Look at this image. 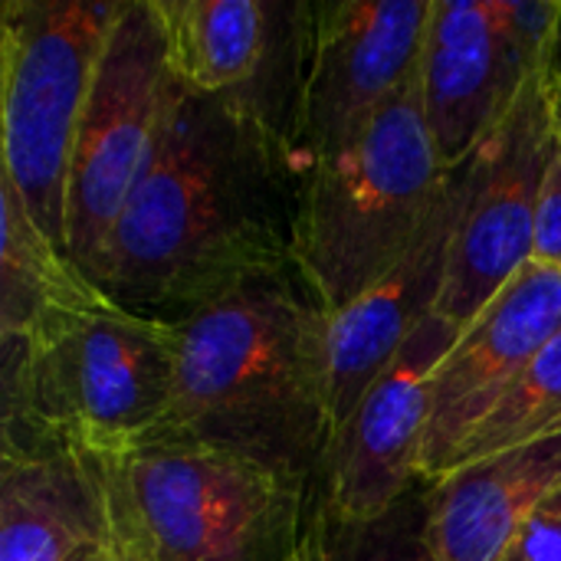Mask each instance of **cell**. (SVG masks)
Here are the masks:
<instances>
[{"mask_svg": "<svg viewBox=\"0 0 561 561\" xmlns=\"http://www.w3.org/2000/svg\"><path fill=\"white\" fill-rule=\"evenodd\" d=\"M299 164L247 92L174 89L158 148L89 276L122 309L184 322L260 279L293 273Z\"/></svg>", "mask_w": 561, "mask_h": 561, "instance_id": "cell-1", "label": "cell"}, {"mask_svg": "<svg viewBox=\"0 0 561 561\" xmlns=\"http://www.w3.org/2000/svg\"><path fill=\"white\" fill-rule=\"evenodd\" d=\"M171 329L174 394L151 437L224 447L306 493L319 490L329 457L332 316L299 273L250 283Z\"/></svg>", "mask_w": 561, "mask_h": 561, "instance_id": "cell-2", "label": "cell"}, {"mask_svg": "<svg viewBox=\"0 0 561 561\" xmlns=\"http://www.w3.org/2000/svg\"><path fill=\"white\" fill-rule=\"evenodd\" d=\"M421 66L345 151L302 171L293 266L329 316L371 293L421 237L440 184Z\"/></svg>", "mask_w": 561, "mask_h": 561, "instance_id": "cell-3", "label": "cell"}, {"mask_svg": "<svg viewBox=\"0 0 561 561\" xmlns=\"http://www.w3.org/2000/svg\"><path fill=\"white\" fill-rule=\"evenodd\" d=\"M0 348L3 440L112 457L151 437L171 408L174 329L115 302Z\"/></svg>", "mask_w": 561, "mask_h": 561, "instance_id": "cell-4", "label": "cell"}, {"mask_svg": "<svg viewBox=\"0 0 561 561\" xmlns=\"http://www.w3.org/2000/svg\"><path fill=\"white\" fill-rule=\"evenodd\" d=\"M151 561H293L312 493L233 450L148 437L102 457Z\"/></svg>", "mask_w": 561, "mask_h": 561, "instance_id": "cell-5", "label": "cell"}, {"mask_svg": "<svg viewBox=\"0 0 561 561\" xmlns=\"http://www.w3.org/2000/svg\"><path fill=\"white\" fill-rule=\"evenodd\" d=\"M125 0H3V181L66 247V197L79 122ZM69 253V250H66Z\"/></svg>", "mask_w": 561, "mask_h": 561, "instance_id": "cell-6", "label": "cell"}, {"mask_svg": "<svg viewBox=\"0 0 561 561\" xmlns=\"http://www.w3.org/2000/svg\"><path fill=\"white\" fill-rule=\"evenodd\" d=\"M174 89L154 0H125L102 49L69 168L66 250L85 273L158 148Z\"/></svg>", "mask_w": 561, "mask_h": 561, "instance_id": "cell-7", "label": "cell"}, {"mask_svg": "<svg viewBox=\"0 0 561 561\" xmlns=\"http://www.w3.org/2000/svg\"><path fill=\"white\" fill-rule=\"evenodd\" d=\"M434 0H322L299 7V82L289 151L299 174L352 148L417 72Z\"/></svg>", "mask_w": 561, "mask_h": 561, "instance_id": "cell-8", "label": "cell"}, {"mask_svg": "<svg viewBox=\"0 0 561 561\" xmlns=\"http://www.w3.org/2000/svg\"><path fill=\"white\" fill-rule=\"evenodd\" d=\"M556 148L546 72H536L483 145L477 187L450 247L437 316L457 329H467L533 263L539 194Z\"/></svg>", "mask_w": 561, "mask_h": 561, "instance_id": "cell-9", "label": "cell"}, {"mask_svg": "<svg viewBox=\"0 0 561 561\" xmlns=\"http://www.w3.org/2000/svg\"><path fill=\"white\" fill-rule=\"evenodd\" d=\"M561 335V270L529 263L460 332L431 381L421 480L447 477L463 440Z\"/></svg>", "mask_w": 561, "mask_h": 561, "instance_id": "cell-10", "label": "cell"}, {"mask_svg": "<svg viewBox=\"0 0 561 561\" xmlns=\"http://www.w3.org/2000/svg\"><path fill=\"white\" fill-rule=\"evenodd\" d=\"M460 332L434 312L355 404L319 483L339 516L375 519L421 483L431 381Z\"/></svg>", "mask_w": 561, "mask_h": 561, "instance_id": "cell-11", "label": "cell"}, {"mask_svg": "<svg viewBox=\"0 0 561 561\" xmlns=\"http://www.w3.org/2000/svg\"><path fill=\"white\" fill-rule=\"evenodd\" d=\"M539 69L516 43L500 0H434L421 53L424 118L440 168L470 161Z\"/></svg>", "mask_w": 561, "mask_h": 561, "instance_id": "cell-12", "label": "cell"}, {"mask_svg": "<svg viewBox=\"0 0 561 561\" xmlns=\"http://www.w3.org/2000/svg\"><path fill=\"white\" fill-rule=\"evenodd\" d=\"M483 148L457 164L447 168L437 204L404 253V260L358 302L332 316V398H329V454L352 417L362 394L371 381L391 365L401 345L437 312L447 260L463 220V210L473 197L477 174H480ZM329 463V457H325Z\"/></svg>", "mask_w": 561, "mask_h": 561, "instance_id": "cell-13", "label": "cell"}, {"mask_svg": "<svg viewBox=\"0 0 561 561\" xmlns=\"http://www.w3.org/2000/svg\"><path fill=\"white\" fill-rule=\"evenodd\" d=\"M115 529L102 457L3 440L0 561H72Z\"/></svg>", "mask_w": 561, "mask_h": 561, "instance_id": "cell-14", "label": "cell"}, {"mask_svg": "<svg viewBox=\"0 0 561 561\" xmlns=\"http://www.w3.org/2000/svg\"><path fill=\"white\" fill-rule=\"evenodd\" d=\"M561 486V434L427 483V533L437 561H503L536 510Z\"/></svg>", "mask_w": 561, "mask_h": 561, "instance_id": "cell-15", "label": "cell"}, {"mask_svg": "<svg viewBox=\"0 0 561 561\" xmlns=\"http://www.w3.org/2000/svg\"><path fill=\"white\" fill-rule=\"evenodd\" d=\"M0 342H36L112 299L0 184Z\"/></svg>", "mask_w": 561, "mask_h": 561, "instance_id": "cell-16", "label": "cell"}, {"mask_svg": "<svg viewBox=\"0 0 561 561\" xmlns=\"http://www.w3.org/2000/svg\"><path fill=\"white\" fill-rule=\"evenodd\" d=\"M171 79L184 92H243L270 53V10L256 0H154Z\"/></svg>", "mask_w": 561, "mask_h": 561, "instance_id": "cell-17", "label": "cell"}, {"mask_svg": "<svg viewBox=\"0 0 561 561\" xmlns=\"http://www.w3.org/2000/svg\"><path fill=\"white\" fill-rule=\"evenodd\" d=\"M293 561H437L427 533V483L421 480L375 519H345L312 490Z\"/></svg>", "mask_w": 561, "mask_h": 561, "instance_id": "cell-18", "label": "cell"}, {"mask_svg": "<svg viewBox=\"0 0 561 561\" xmlns=\"http://www.w3.org/2000/svg\"><path fill=\"white\" fill-rule=\"evenodd\" d=\"M561 434V335L463 440L450 470ZM447 470V473H450Z\"/></svg>", "mask_w": 561, "mask_h": 561, "instance_id": "cell-19", "label": "cell"}, {"mask_svg": "<svg viewBox=\"0 0 561 561\" xmlns=\"http://www.w3.org/2000/svg\"><path fill=\"white\" fill-rule=\"evenodd\" d=\"M503 561H561V486L536 510Z\"/></svg>", "mask_w": 561, "mask_h": 561, "instance_id": "cell-20", "label": "cell"}, {"mask_svg": "<svg viewBox=\"0 0 561 561\" xmlns=\"http://www.w3.org/2000/svg\"><path fill=\"white\" fill-rule=\"evenodd\" d=\"M533 260L542 266L561 270V141L549 161L542 194H539V217H536V250Z\"/></svg>", "mask_w": 561, "mask_h": 561, "instance_id": "cell-21", "label": "cell"}, {"mask_svg": "<svg viewBox=\"0 0 561 561\" xmlns=\"http://www.w3.org/2000/svg\"><path fill=\"white\" fill-rule=\"evenodd\" d=\"M115 500V496H112ZM72 561H151L148 552L141 549V542L135 539V533L128 529V523L122 519L118 506H115V529L92 549L79 552Z\"/></svg>", "mask_w": 561, "mask_h": 561, "instance_id": "cell-22", "label": "cell"}, {"mask_svg": "<svg viewBox=\"0 0 561 561\" xmlns=\"http://www.w3.org/2000/svg\"><path fill=\"white\" fill-rule=\"evenodd\" d=\"M546 105H549V125L561 141V66L546 72Z\"/></svg>", "mask_w": 561, "mask_h": 561, "instance_id": "cell-23", "label": "cell"}]
</instances>
